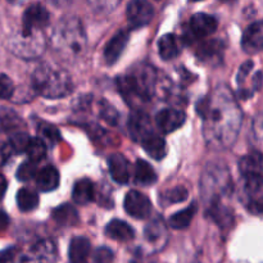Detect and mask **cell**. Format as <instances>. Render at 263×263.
<instances>
[{"mask_svg": "<svg viewBox=\"0 0 263 263\" xmlns=\"http://www.w3.org/2000/svg\"><path fill=\"white\" fill-rule=\"evenodd\" d=\"M197 110L203 118V134L208 145L225 149L235 143L241 125V112L229 87L220 86L200 100Z\"/></svg>", "mask_w": 263, "mask_h": 263, "instance_id": "obj_1", "label": "cell"}, {"mask_svg": "<svg viewBox=\"0 0 263 263\" xmlns=\"http://www.w3.org/2000/svg\"><path fill=\"white\" fill-rule=\"evenodd\" d=\"M156 71L151 66L140 64L133 72L117 77V87L126 102L133 107L151 100L156 86Z\"/></svg>", "mask_w": 263, "mask_h": 263, "instance_id": "obj_2", "label": "cell"}, {"mask_svg": "<svg viewBox=\"0 0 263 263\" xmlns=\"http://www.w3.org/2000/svg\"><path fill=\"white\" fill-rule=\"evenodd\" d=\"M32 85L37 94L49 99L66 97L73 87L71 77L66 71L48 63L36 68L32 76Z\"/></svg>", "mask_w": 263, "mask_h": 263, "instance_id": "obj_3", "label": "cell"}, {"mask_svg": "<svg viewBox=\"0 0 263 263\" xmlns=\"http://www.w3.org/2000/svg\"><path fill=\"white\" fill-rule=\"evenodd\" d=\"M53 44L57 50L66 55L76 57L81 54L86 45V37L81 22L74 18L63 21L54 31Z\"/></svg>", "mask_w": 263, "mask_h": 263, "instance_id": "obj_4", "label": "cell"}, {"mask_svg": "<svg viewBox=\"0 0 263 263\" xmlns=\"http://www.w3.org/2000/svg\"><path fill=\"white\" fill-rule=\"evenodd\" d=\"M202 193L208 204L222 203L221 199L231 193V179L223 164L211 163L204 171L202 179Z\"/></svg>", "mask_w": 263, "mask_h": 263, "instance_id": "obj_5", "label": "cell"}, {"mask_svg": "<svg viewBox=\"0 0 263 263\" xmlns=\"http://www.w3.org/2000/svg\"><path fill=\"white\" fill-rule=\"evenodd\" d=\"M45 48V40L41 31L39 32H21L10 41V50L22 58H36Z\"/></svg>", "mask_w": 263, "mask_h": 263, "instance_id": "obj_6", "label": "cell"}, {"mask_svg": "<svg viewBox=\"0 0 263 263\" xmlns=\"http://www.w3.org/2000/svg\"><path fill=\"white\" fill-rule=\"evenodd\" d=\"M127 21L133 28H141L153 20L154 9L148 0H131L127 5Z\"/></svg>", "mask_w": 263, "mask_h": 263, "instance_id": "obj_7", "label": "cell"}, {"mask_svg": "<svg viewBox=\"0 0 263 263\" xmlns=\"http://www.w3.org/2000/svg\"><path fill=\"white\" fill-rule=\"evenodd\" d=\"M49 23V12L41 4H32L25 10L22 18V32H39Z\"/></svg>", "mask_w": 263, "mask_h": 263, "instance_id": "obj_8", "label": "cell"}, {"mask_svg": "<svg viewBox=\"0 0 263 263\" xmlns=\"http://www.w3.org/2000/svg\"><path fill=\"white\" fill-rule=\"evenodd\" d=\"M123 207H125L126 213L131 217L136 218V220H144V218L149 217L152 211L149 198L144 195L143 193L136 192V190H131L126 194Z\"/></svg>", "mask_w": 263, "mask_h": 263, "instance_id": "obj_9", "label": "cell"}, {"mask_svg": "<svg viewBox=\"0 0 263 263\" xmlns=\"http://www.w3.org/2000/svg\"><path fill=\"white\" fill-rule=\"evenodd\" d=\"M57 249L51 240H40L31 247L30 251L22 257L21 263H55Z\"/></svg>", "mask_w": 263, "mask_h": 263, "instance_id": "obj_10", "label": "cell"}, {"mask_svg": "<svg viewBox=\"0 0 263 263\" xmlns=\"http://www.w3.org/2000/svg\"><path fill=\"white\" fill-rule=\"evenodd\" d=\"M185 120H186L185 112L179 109H171V108L161 110L156 116L157 127L163 134H171L176 131L177 128L184 125Z\"/></svg>", "mask_w": 263, "mask_h": 263, "instance_id": "obj_11", "label": "cell"}, {"mask_svg": "<svg viewBox=\"0 0 263 263\" xmlns=\"http://www.w3.org/2000/svg\"><path fill=\"white\" fill-rule=\"evenodd\" d=\"M190 32L195 37H207L217 30L218 22L213 15L207 13H197L190 18Z\"/></svg>", "mask_w": 263, "mask_h": 263, "instance_id": "obj_12", "label": "cell"}, {"mask_svg": "<svg viewBox=\"0 0 263 263\" xmlns=\"http://www.w3.org/2000/svg\"><path fill=\"white\" fill-rule=\"evenodd\" d=\"M263 46V27L262 22H254L249 26L243 33L241 39V48L246 53L256 54L261 51Z\"/></svg>", "mask_w": 263, "mask_h": 263, "instance_id": "obj_13", "label": "cell"}, {"mask_svg": "<svg viewBox=\"0 0 263 263\" xmlns=\"http://www.w3.org/2000/svg\"><path fill=\"white\" fill-rule=\"evenodd\" d=\"M144 239L146 244L154 249L161 251L167 241V229L162 220H154L149 223L144 231Z\"/></svg>", "mask_w": 263, "mask_h": 263, "instance_id": "obj_14", "label": "cell"}, {"mask_svg": "<svg viewBox=\"0 0 263 263\" xmlns=\"http://www.w3.org/2000/svg\"><path fill=\"white\" fill-rule=\"evenodd\" d=\"M152 131L151 120L148 115L141 110H135L128 118V133L133 140L140 143L141 139Z\"/></svg>", "mask_w": 263, "mask_h": 263, "instance_id": "obj_15", "label": "cell"}, {"mask_svg": "<svg viewBox=\"0 0 263 263\" xmlns=\"http://www.w3.org/2000/svg\"><path fill=\"white\" fill-rule=\"evenodd\" d=\"M128 32L122 30L118 31L109 41L104 49V59L108 64H115L121 57V54L125 50L126 45L128 43Z\"/></svg>", "mask_w": 263, "mask_h": 263, "instance_id": "obj_16", "label": "cell"}, {"mask_svg": "<svg viewBox=\"0 0 263 263\" xmlns=\"http://www.w3.org/2000/svg\"><path fill=\"white\" fill-rule=\"evenodd\" d=\"M108 167L112 179L117 184L126 185L130 180V168H128V162L122 154L115 153L108 158Z\"/></svg>", "mask_w": 263, "mask_h": 263, "instance_id": "obj_17", "label": "cell"}, {"mask_svg": "<svg viewBox=\"0 0 263 263\" xmlns=\"http://www.w3.org/2000/svg\"><path fill=\"white\" fill-rule=\"evenodd\" d=\"M141 145H143L144 151L146 152L151 158L156 159V161H161L166 157L167 154V145L166 141L162 136L157 135L156 133L151 131L149 134H146L143 139L140 140Z\"/></svg>", "mask_w": 263, "mask_h": 263, "instance_id": "obj_18", "label": "cell"}, {"mask_svg": "<svg viewBox=\"0 0 263 263\" xmlns=\"http://www.w3.org/2000/svg\"><path fill=\"white\" fill-rule=\"evenodd\" d=\"M37 189L43 193L53 192L59 185V172L54 166H45L36 176Z\"/></svg>", "mask_w": 263, "mask_h": 263, "instance_id": "obj_19", "label": "cell"}, {"mask_svg": "<svg viewBox=\"0 0 263 263\" xmlns=\"http://www.w3.org/2000/svg\"><path fill=\"white\" fill-rule=\"evenodd\" d=\"M90 241L85 236H76L71 240L68 249V257L71 263H86L90 254Z\"/></svg>", "mask_w": 263, "mask_h": 263, "instance_id": "obj_20", "label": "cell"}, {"mask_svg": "<svg viewBox=\"0 0 263 263\" xmlns=\"http://www.w3.org/2000/svg\"><path fill=\"white\" fill-rule=\"evenodd\" d=\"M181 48H180L179 39L174 33L163 35L158 40V53L163 61H172L179 57Z\"/></svg>", "mask_w": 263, "mask_h": 263, "instance_id": "obj_21", "label": "cell"}, {"mask_svg": "<svg viewBox=\"0 0 263 263\" xmlns=\"http://www.w3.org/2000/svg\"><path fill=\"white\" fill-rule=\"evenodd\" d=\"M105 234L113 240L128 241L133 240L135 236V231L128 223L121 220H112L105 228Z\"/></svg>", "mask_w": 263, "mask_h": 263, "instance_id": "obj_22", "label": "cell"}, {"mask_svg": "<svg viewBox=\"0 0 263 263\" xmlns=\"http://www.w3.org/2000/svg\"><path fill=\"white\" fill-rule=\"evenodd\" d=\"M95 190L94 185L89 179H82L74 184L72 190V199L77 204L85 205L94 200Z\"/></svg>", "mask_w": 263, "mask_h": 263, "instance_id": "obj_23", "label": "cell"}, {"mask_svg": "<svg viewBox=\"0 0 263 263\" xmlns=\"http://www.w3.org/2000/svg\"><path fill=\"white\" fill-rule=\"evenodd\" d=\"M239 168H240L241 175L246 177L252 176H262V156L259 152H254V153L249 154L241 158L240 163H239Z\"/></svg>", "mask_w": 263, "mask_h": 263, "instance_id": "obj_24", "label": "cell"}, {"mask_svg": "<svg viewBox=\"0 0 263 263\" xmlns=\"http://www.w3.org/2000/svg\"><path fill=\"white\" fill-rule=\"evenodd\" d=\"M134 179L138 185L141 186H151V185L156 184L157 176L156 171H154L153 167L148 163L144 159H139L135 164V175H134Z\"/></svg>", "mask_w": 263, "mask_h": 263, "instance_id": "obj_25", "label": "cell"}, {"mask_svg": "<svg viewBox=\"0 0 263 263\" xmlns=\"http://www.w3.org/2000/svg\"><path fill=\"white\" fill-rule=\"evenodd\" d=\"M197 210H198L197 204L193 203L192 205L186 207L185 210L179 211V212L175 213V215H172L171 217H170L168 220L170 226H171L172 229H175V230H182V229H186L187 226L190 225L193 218H194L195 213H197Z\"/></svg>", "mask_w": 263, "mask_h": 263, "instance_id": "obj_26", "label": "cell"}, {"mask_svg": "<svg viewBox=\"0 0 263 263\" xmlns=\"http://www.w3.org/2000/svg\"><path fill=\"white\" fill-rule=\"evenodd\" d=\"M53 218L61 226H73L79 222L77 211L71 204H62L53 211Z\"/></svg>", "mask_w": 263, "mask_h": 263, "instance_id": "obj_27", "label": "cell"}, {"mask_svg": "<svg viewBox=\"0 0 263 263\" xmlns=\"http://www.w3.org/2000/svg\"><path fill=\"white\" fill-rule=\"evenodd\" d=\"M17 205L22 212H31V211L36 210L39 205L37 194L32 190L22 187L17 193Z\"/></svg>", "mask_w": 263, "mask_h": 263, "instance_id": "obj_28", "label": "cell"}, {"mask_svg": "<svg viewBox=\"0 0 263 263\" xmlns=\"http://www.w3.org/2000/svg\"><path fill=\"white\" fill-rule=\"evenodd\" d=\"M222 51V43L220 40H212L203 44L198 49V57L200 61H215L216 58H221Z\"/></svg>", "mask_w": 263, "mask_h": 263, "instance_id": "obj_29", "label": "cell"}, {"mask_svg": "<svg viewBox=\"0 0 263 263\" xmlns=\"http://www.w3.org/2000/svg\"><path fill=\"white\" fill-rule=\"evenodd\" d=\"M25 153H27L28 159L35 163L43 161L46 156V145L41 139L39 138H31L28 141V145L26 148Z\"/></svg>", "mask_w": 263, "mask_h": 263, "instance_id": "obj_30", "label": "cell"}, {"mask_svg": "<svg viewBox=\"0 0 263 263\" xmlns=\"http://www.w3.org/2000/svg\"><path fill=\"white\" fill-rule=\"evenodd\" d=\"M21 118L17 113L10 108L2 107L0 108V125H2L3 130L10 131L18 128L21 126Z\"/></svg>", "mask_w": 263, "mask_h": 263, "instance_id": "obj_31", "label": "cell"}, {"mask_svg": "<svg viewBox=\"0 0 263 263\" xmlns=\"http://www.w3.org/2000/svg\"><path fill=\"white\" fill-rule=\"evenodd\" d=\"M98 109H99L100 118H103L105 122H108L112 126L117 125L118 120H120V115H118V112L116 110V108L113 105L105 102L104 99H102L98 103Z\"/></svg>", "mask_w": 263, "mask_h": 263, "instance_id": "obj_32", "label": "cell"}, {"mask_svg": "<svg viewBox=\"0 0 263 263\" xmlns=\"http://www.w3.org/2000/svg\"><path fill=\"white\" fill-rule=\"evenodd\" d=\"M187 190L184 186H176L172 187L171 190H167L163 195L162 199L164 203H170V204H176V203H181L187 199Z\"/></svg>", "mask_w": 263, "mask_h": 263, "instance_id": "obj_33", "label": "cell"}, {"mask_svg": "<svg viewBox=\"0 0 263 263\" xmlns=\"http://www.w3.org/2000/svg\"><path fill=\"white\" fill-rule=\"evenodd\" d=\"M30 139L31 138L26 133H17V131H15L9 139V144L13 149V153H25Z\"/></svg>", "mask_w": 263, "mask_h": 263, "instance_id": "obj_34", "label": "cell"}, {"mask_svg": "<svg viewBox=\"0 0 263 263\" xmlns=\"http://www.w3.org/2000/svg\"><path fill=\"white\" fill-rule=\"evenodd\" d=\"M36 172H37V163H35V162L28 159V161L23 162V163L18 167L15 177H17L20 181H28V180H31L35 176Z\"/></svg>", "mask_w": 263, "mask_h": 263, "instance_id": "obj_35", "label": "cell"}, {"mask_svg": "<svg viewBox=\"0 0 263 263\" xmlns=\"http://www.w3.org/2000/svg\"><path fill=\"white\" fill-rule=\"evenodd\" d=\"M14 92V85L7 74L0 73V99H10Z\"/></svg>", "mask_w": 263, "mask_h": 263, "instance_id": "obj_36", "label": "cell"}, {"mask_svg": "<svg viewBox=\"0 0 263 263\" xmlns=\"http://www.w3.org/2000/svg\"><path fill=\"white\" fill-rule=\"evenodd\" d=\"M39 131H40V134L44 136V138L50 140L51 143H57V141L59 140V138H61L58 128L54 127L53 125H49V123H45V122L39 123Z\"/></svg>", "mask_w": 263, "mask_h": 263, "instance_id": "obj_37", "label": "cell"}, {"mask_svg": "<svg viewBox=\"0 0 263 263\" xmlns=\"http://www.w3.org/2000/svg\"><path fill=\"white\" fill-rule=\"evenodd\" d=\"M92 259H94V263H113L115 254H113L112 249L107 248V247H100L95 251Z\"/></svg>", "mask_w": 263, "mask_h": 263, "instance_id": "obj_38", "label": "cell"}, {"mask_svg": "<svg viewBox=\"0 0 263 263\" xmlns=\"http://www.w3.org/2000/svg\"><path fill=\"white\" fill-rule=\"evenodd\" d=\"M13 154V149L9 143H4L0 141V167L4 166L8 161L10 159Z\"/></svg>", "mask_w": 263, "mask_h": 263, "instance_id": "obj_39", "label": "cell"}, {"mask_svg": "<svg viewBox=\"0 0 263 263\" xmlns=\"http://www.w3.org/2000/svg\"><path fill=\"white\" fill-rule=\"evenodd\" d=\"M252 68H253V62L252 61H248L244 64H241L238 76H236V81H238V84H241V82L246 80V77L248 76V73L251 72Z\"/></svg>", "mask_w": 263, "mask_h": 263, "instance_id": "obj_40", "label": "cell"}, {"mask_svg": "<svg viewBox=\"0 0 263 263\" xmlns=\"http://www.w3.org/2000/svg\"><path fill=\"white\" fill-rule=\"evenodd\" d=\"M14 256V248H8L0 252V263H9Z\"/></svg>", "mask_w": 263, "mask_h": 263, "instance_id": "obj_41", "label": "cell"}, {"mask_svg": "<svg viewBox=\"0 0 263 263\" xmlns=\"http://www.w3.org/2000/svg\"><path fill=\"white\" fill-rule=\"evenodd\" d=\"M7 187H8V182L7 179L4 177V175L0 174V200L4 198L5 192H7Z\"/></svg>", "mask_w": 263, "mask_h": 263, "instance_id": "obj_42", "label": "cell"}, {"mask_svg": "<svg viewBox=\"0 0 263 263\" xmlns=\"http://www.w3.org/2000/svg\"><path fill=\"white\" fill-rule=\"evenodd\" d=\"M253 85H254V89L257 90V91H259L262 87V72L258 71L256 73V76H254L253 79Z\"/></svg>", "mask_w": 263, "mask_h": 263, "instance_id": "obj_43", "label": "cell"}, {"mask_svg": "<svg viewBox=\"0 0 263 263\" xmlns=\"http://www.w3.org/2000/svg\"><path fill=\"white\" fill-rule=\"evenodd\" d=\"M8 225V217L4 212L0 211V229H4Z\"/></svg>", "mask_w": 263, "mask_h": 263, "instance_id": "obj_44", "label": "cell"}, {"mask_svg": "<svg viewBox=\"0 0 263 263\" xmlns=\"http://www.w3.org/2000/svg\"><path fill=\"white\" fill-rule=\"evenodd\" d=\"M51 2H53L55 5H64L67 4V3L71 2V0H51Z\"/></svg>", "mask_w": 263, "mask_h": 263, "instance_id": "obj_45", "label": "cell"}, {"mask_svg": "<svg viewBox=\"0 0 263 263\" xmlns=\"http://www.w3.org/2000/svg\"><path fill=\"white\" fill-rule=\"evenodd\" d=\"M8 2H9V3H12V4H15V3H20V2H22V0H8Z\"/></svg>", "mask_w": 263, "mask_h": 263, "instance_id": "obj_46", "label": "cell"}, {"mask_svg": "<svg viewBox=\"0 0 263 263\" xmlns=\"http://www.w3.org/2000/svg\"><path fill=\"white\" fill-rule=\"evenodd\" d=\"M130 263H141V262H139V261H136V259H133V261H131Z\"/></svg>", "mask_w": 263, "mask_h": 263, "instance_id": "obj_47", "label": "cell"}, {"mask_svg": "<svg viewBox=\"0 0 263 263\" xmlns=\"http://www.w3.org/2000/svg\"><path fill=\"white\" fill-rule=\"evenodd\" d=\"M192 2H199V0H192Z\"/></svg>", "mask_w": 263, "mask_h": 263, "instance_id": "obj_48", "label": "cell"}, {"mask_svg": "<svg viewBox=\"0 0 263 263\" xmlns=\"http://www.w3.org/2000/svg\"><path fill=\"white\" fill-rule=\"evenodd\" d=\"M222 2H229V0H222Z\"/></svg>", "mask_w": 263, "mask_h": 263, "instance_id": "obj_49", "label": "cell"}]
</instances>
